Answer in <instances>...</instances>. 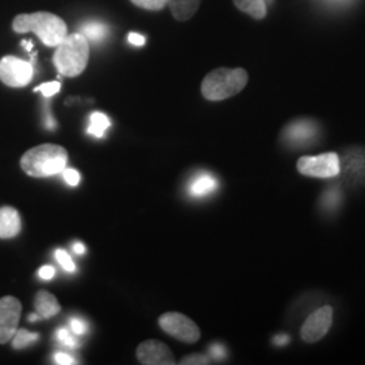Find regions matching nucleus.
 <instances>
[{
  "mask_svg": "<svg viewBox=\"0 0 365 365\" xmlns=\"http://www.w3.org/2000/svg\"><path fill=\"white\" fill-rule=\"evenodd\" d=\"M111 122L103 113H93L90 119V126H88V133L92 134L93 137L102 138L105 135L106 130L110 128Z\"/></svg>",
  "mask_w": 365,
  "mask_h": 365,
  "instance_id": "18",
  "label": "nucleus"
},
{
  "mask_svg": "<svg viewBox=\"0 0 365 365\" xmlns=\"http://www.w3.org/2000/svg\"><path fill=\"white\" fill-rule=\"evenodd\" d=\"M341 202V194H339L337 190H330L327 191L325 196H324V206L327 209H336Z\"/></svg>",
  "mask_w": 365,
  "mask_h": 365,
  "instance_id": "24",
  "label": "nucleus"
},
{
  "mask_svg": "<svg viewBox=\"0 0 365 365\" xmlns=\"http://www.w3.org/2000/svg\"><path fill=\"white\" fill-rule=\"evenodd\" d=\"M34 76V68L15 56H6L0 60V80L11 88H22L30 84Z\"/></svg>",
  "mask_w": 365,
  "mask_h": 365,
  "instance_id": "7",
  "label": "nucleus"
},
{
  "mask_svg": "<svg viewBox=\"0 0 365 365\" xmlns=\"http://www.w3.org/2000/svg\"><path fill=\"white\" fill-rule=\"evenodd\" d=\"M41 317H39L38 314H30V317H29V321L30 322H36L37 319H39Z\"/></svg>",
  "mask_w": 365,
  "mask_h": 365,
  "instance_id": "35",
  "label": "nucleus"
},
{
  "mask_svg": "<svg viewBox=\"0 0 365 365\" xmlns=\"http://www.w3.org/2000/svg\"><path fill=\"white\" fill-rule=\"evenodd\" d=\"M91 46L80 31L68 34L53 54V64L60 75L76 78L88 66Z\"/></svg>",
  "mask_w": 365,
  "mask_h": 365,
  "instance_id": "3",
  "label": "nucleus"
},
{
  "mask_svg": "<svg viewBox=\"0 0 365 365\" xmlns=\"http://www.w3.org/2000/svg\"><path fill=\"white\" fill-rule=\"evenodd\" d=\"M61 173H63V178L66 179V182L69 185L76 187L78 182H80V173H78V170H72V168H66Z\"/></svg>",
  "mask_w": 365,
  "mask_h": 365,
  "instance_id": "26",
  "label": "nucleus"
},
{
  "mask_svg": "<svg viewBox=\"0 0 365 365\" xmlns=\"http://www.w3.org/2000/svg\"><path fill=\"white\" fill-rule=\"evenodd\" d=\"M333 324V309L331 306H324L314 312L303 324L300 336L304 342L314 344L324 339Z\"/></svg>",
  "mask_w": 365,
  "mask_h": 365,
  "instance_id": "8",
  "label": "nucleus"
},
{
  "mask_svg": "<svg viewBox=\"0 0 365 365\" xmlns=\"http://www.w3.org/2000/svg\"><path fill=\"white\" fill-rule=\"evenodd\" d=\"M57 341L71 349H76L78 346V339H75L66 327H61L57 330Z\"/></svg>",
  "mask_w": 365,
  "mask_h": 365,
  "instance_id": "21",
  "label": "nucleus"
},
{
  "mask_svg": "<svg viewBox=\"0 0 365 365\" xmlns=\"http://www.w3.org/2000/svg\"><path fill=\"white\" fill-rule=\"evenodd\" d=\"M87 324L83 321V319H80V318H72L71 319V330L75 333V334H78V336H83L86 331H87Z\"/></svg>",
  "mask_w": 365,
  "mask_h": 365,
  "instance_id": "27",
  "label": "nucleus"
},
{
  "mask_svg": "<svg viewBox=\"0 0 365 365\" xmlns=\"http://www.w3.org/2000/svg\"><path fill=\"white\" fill-rule=\"evenodd\" d=\"M22 222L19 212L10 206L0 207V238L10 240L21 233Z\"/></svg>",
  "mask_w": 365,
  "mask_h": 365,
  "instance_id": "12",
  "label": "nucleus"
},
{
  "mask_svg": "<svg viewBox=\"0 0 365 365\" xmlns=\"http://www.w3.org/2000/svg\"><path fill=\"white\" fill-rule=\"evenodd\" d=\"M54 361H56V364L60 365L76 364V361H75V359L72 356L63 352L54 353Z\"/></svg>",
  "mask_w": 365,
  "mask_h": 365,
  "instance_id": "28",
  "label": "nucleus"
},
{
  "mask_svg": "<svg viewBox=\"0 0 365 365\" xmlns=\"http://www.w3.org/2000/svg\"><path fill=\"white\" fill-rule=\"evenodd\" d=\"M72 249H73V252H75L76 255H83V253L86 252V248H84V245H83L81 242H75Z\"/></svg>",
  "mask_w": 365,
  "mask_h": 365,
  "instance_id": "33",
  "label": "nucleus"
},
{
  "mask_svg": "<svg viewBox=\"0 0 365 365\" xmlns=\"http://www.w3.org/2000/svg\"><path fill=\"white\" fill-rule=\"evenodd\" d=\"M22 45L26 48L27 51H31V48H33V42L31 41H22Z\"/></svg>",
  "mask_w": 365,
  "mask_h": 365,
  "instance_id": "34",
  "label": "nucleus"
},
{
  "mask_svg": "<svg viewBox=\"0 0 365 365\" xmlns=\"http://www.w3.org/2000/svg\"><path fill=\"white\" fill-rule=\"evenodd\" d=\"M182 365H206L210 364V359L205 354H190L185 356L180 361Z\"/></svg>",
  "mask_w": 365,
  "mask_h": 365,
  "instance_id": "25",
  "label": "nucleus"
},
{
  "mask_svg": "<svg viewBox=\"0 0 365 365\" xmlns=\"http://www.w3.org/2000/svg\"><path fill=\"white\" fill-rule=\"evenodd\" d=\"M210 354L214 360H223L226 356V351L220 344H214L210 346Z\"/></svg>",
  "mask_w": 365,
  "mask_h": 365,
  "instance_id": "29",
  "label": "nucleus"
},
{
  "mask_svg": "<svg viewBox=\"0 0 365 365\" xmlns=\"http://www.w3.org/2000/svg\"><path fill=\"white\" fill-rule=\"evenodd\" d=\"M288 341H289V339H288L287 336H277L274 339V344L279 345V346H283V345L288 344Z\"/></svg>",
  "mask_w": 365,
  "mask_h": 365,
  "instance_id": "32",
  "label": "nucleus"
},
{
  "mask_svg": "<svg viewBox=\"0 0 365 365\" xmlns=\"http://www.w3.org/2000/svg\"><path fill=\"white\" fill-rule=\"evenodd\" d=\"M13 30L18 34L34 33L49 48H57L69 34L64 19L48 11L16 15L13 21Z\"/></svg>",
  "mask_w": 365,
  "mask_h": 365,
  "instance_id": "1",
  "label": "nucleus"
},
{
  "mask_svg": "<svg viewBox=\"0 0 365 365\" xmlns=\"http://www.w3.org/2000/svg\"><path fill=\"white\" fill-rule=\"evenodd\" d=\"M137 359L144 365L176 364L175 356L170 348L157 339H148L137 348Z\"/></svg>",
  "mask_w": 365,
  "mask_h": 365,
  "instance_id": "11",
  "label": "nucleus"
},
{
  "mask_svg": "<svg viewBox=\"0 0 365 365\" xmlns=\"http://www.w3.org/2000/svg\"><path fill=\"white\" fill-rule=\"evenodd\" d=\"M81 34H84V37L88 39L90 43H99L106 38L107 33H108V29L106 26L105 24L102 22H88V24H84L81 26Z\"/></svg>",
  "mask_w": 365,
  "mask_h": 365,
  "instance_id": "17",
  "label": "nucleus"
},
{
  "mask_svg": "<svg viewBox=\"0 0 365 365\" xmlns=\"http://www.w3.org/2000/svg\"><path fill=\"white\" fill-rule=\"evenodd\" d=\"M60 90H61V83L60 81H51V83L41 84L34 91L42 92V95L45 98H51L53 95H56L57 92H60Z\"/></svg>",
  "mask_w": 365,
  "mask_h": 365,
  "instance_id": "23",
  "label": "nucleus"
},
{
  "mask_svg": "<svg viewBox=\"0 0 365 365\" xmlns=\"http://www.w3.org/2000/svg\"><path fill=\"white\" fill-rule=\"evenodd\" d=\"M235 7L255 19L267 16V0H233Z\"/></svg>",
  "mask_w": 365,
  "mask_h": 365,
  "instance_id": "16",
  "label": "nucleus"
},
{
  "mask_svg": "<svg viewBox=\"0 0 365 365\" xmlns=\"http://www.w3.org/2000/svg\"><path fill=\"white\" fill-rule=\"evenodd\" d=\"M297 168L303 176L330 179L339 176L341 172L339 157L334 152H327L318 156H303L298 160Z\"/></svg>",
  "mask_w": 365,
  "mask_h": 365,
  "instance_id": "5",
  "label": "nucleus"
},
{
  "mask_svg": "<svg viewBox=\"0 0 365 365\" xmlns=\"http://www.w3.org/2000/svg\"><path fill=\"white\" fill-rule=\"evenodd\" d=\"M248 80V72L242 68H217L203 78L200 90L210 102H221L242 91Z\"/></svg>",
  "mask_w": 365,
  "mask_h": 365,
  "instance_id": "4",
  "label": "nucleus"
},
{
  "mask_svg": "<svg viewBox=\"0 0 365 365\" xmlns=\"http://www.w3.org/2000/svg\"><path fill=\"white\" fill-rule=\"evenodd\" d=\"M34 307L41 318H52L61 310L56 297L43 289L38 291V294L36 295Z\"/></svg>",
  "mask_w": 365,
  "mask_h": 365,
  "instance_id": "14",
  "label": "nucleus"
},
{
  "mask_svg": "<svg viewBox=\"0 0 365 365\" xmlns=\"http://www.w3.org/2000/svg\"><path fill=\"white\" fill-rule=\"evenodd\" d=\"M202 0H168L170 13L179 22H185L195 15Z\"/></svg>",
  "mask_w": 365,
  "mask_h": 365,
  "instance_id": "15",
  "label": "nucleus"
},
{
  "mask_svg": "<svg viewBox=\"0 0 365 365\" xmlns=\"http://www.w3.org/2000/svg\"><path fill=\"white\" fill-rule=\"evenodd\" d=\"M160 327L173 339L194 344L200 339V329L192 319L180 313H165L158 318Z\"/></svg>",
  "mask_w": 365,
  "mask_h": 365,
  "instance_id": "6",
  "label": "nucleus"
},
{
  "mask_svg": "<svg viewBox=\"0 0 365 365\" xmlns=\"http://www.w3.org/2000/svg\"><path fill=\"white\" fill-rule=\"evenodd\" d=\"M218 188V180L210 173H200L188 185V194L192 197L209 196Z\"/></svg>",
  "mask_w": 365,
  "mask_h": 365,
  "instance_id": "13",
  "label": "nucleus"
},
{
  "mask_svg": "<svg viewBox=\"0 0 365 365\" xmlns=\"http://www.w3.org/2000/svg\"><path fill=\"white\" fill-rule=\"evenodd\" d=\"M56 259L60 262V265L66 269V272H75V269H76L75 262L71 259V256L66 253V250H63V249L56 250Z\"/></svg>",
  "mask_w": 365,
  "mask_h": 365,
  "instance_id": "22",
  "label": "nucleus"
},
{
  "mask_svg": "<svg viewBox=\"0 0 365 365\" xmlns=\"http://www.w3.org/2000/svg\"><path fill=\"white\" fill-rule=\"evenodd\" d=\"M54 274H56V271L51 265H45L38 271V276L42 280H51V279H53Z\"/></svg>",
  "mask_w": 365,
  "mask_h": 365,
  "instance_id": "30",
  "label": "nucleus"
},
{
  "mask_svg": "<svg viewBox=\"0 0 365 365\" xmlns=\"http://www.w3.org/2000/svg\"><path fill=\"white\" fill-rule=\"evenodd\" d=\"M128 41L130 42L131 45H134V46H143L146 38H145L144 36L138 34V33H130L129 37H128Z\"/></svg>",
  "mask_w": 365,
  "mask_h": 365,
  "instance_id": "31",
  "label": "nucleus"
},
{
  "mask_svg": "<svg viewBox=\"0 0 365 365\" xmlns=\"http://www.w3.org/2000/svg\"><path fill=\"white\" fill-rule=\"evenodd\" d=\"M318 133V126L314 120L298 119L284 128L283 138L292 148H309L315 141Z\"/></svg>",
  "mask_w": 365,
  "mask_h": 365,
  "instance_id": "10",
  "label": "nucleus"
},
{
  "mask_svg": "<svg viewBox=\"0 0 365 365\" xmlns=\"http://www.w3.org/2000/svg\"><path fill=\"white\" fill-rule=\"evenodd\" d=\"M21 313L22 304L16 298L4 297L0 299V344H7L13 339L18 330Z\"/></svg>",
  "mask_w": 365,
  "mask_h": 365,
  "instance_id": "9",
  "label": "nucleus"
},
{
  "mask_svg": "<svg viewBox=\"0 0 365 365\" xmlns=\"http://www.w3.org/2000/svg\"><path fill=\"white\" fill-rule=\"evenodd\" d=\"M39 334L37 333H30L25 329H19L16 330V333L14 334L13 346L15 349H24L29 345H31L33 342L38 341Z\"/></svg>",
  "mask_w": 365,
  "mask_h": 365,
  "instance_id": "19",
  "label": "nucleus"
},
{
  "mask_svg": "<svg viewBox=\"0 0 365 365\" xmlns=\"http://www.w3.org/2000/svg\"><path fill=\"white\" fill-rule=\"evenodd\" d=\"M68 152L63 146L42 144L29 149L21 158V168L30 178H49L66 170Z\"/></svg>",
  "mask_w": 365,
  "mask_h": 365,
  "instance_id": "2",
  "label": "nucleus"
},
{
  "mask_svg": "<svg viewBox=\"0 0 365 365\" xmlns=\"http://www.w3.org/2000/svg\"><path fill=\"white\" fill-rule=\"evenodd\" d=\"M130 1L134 6L149 11H161L168 6V0H130Z\"/></svg>",
  "mask_w": 365,
  "mask_h": 365,
  "instance_id": "20",
  "label": "nucleus"
}]
</instances>
